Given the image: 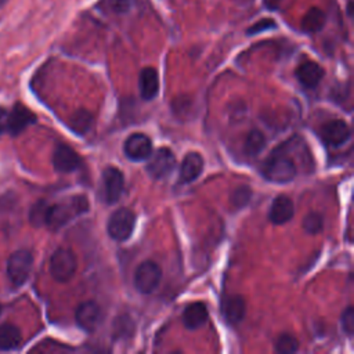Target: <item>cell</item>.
I'll return each instance as SVG.
<instances>
[{
  "instance_id": "14",
  "label": "cell",
  "mask_w": 354,
  "mask_h": 354,
  "mask_svg": "<svg viewBox=\"0 0 354 354\" xmlns=\"http://www.w3.org/2000/svg\"><path fill=\"white\" fill-rule=\"evenodd\" d=\"M102 180H104V192H105V201L108 203H115L122 192H123V185H124V178L123 174L119 169L116 167H106L102 173Z\"/></svg>"
},
{
  "instance_id": "25",
  "label": "cell",
  "mask_w": 354,
  "mask_h": 354,
  "mask_svg": "<svg viewBox=\"0 0 354 354\" xmlns=\"http://www.w3.org/2000/svg\"><path fill=\"white\" fill-rule=\"evenodd\" d=\"M274 348L279 354H292L297 351L299 340L290 333H281L275 340Z\"/></svg>"
},
{
  "instance_id": "3",
  "label": "cell",
  "mask_w": 354,
  "mask_h": 354,
  "mask_svg": "<svg viewBox=\"0 0 354 354\" xmlns=\"http://www.w3.org/2000/svg\"><path fill=\"white\" fill-rule=\"evenodd\" d=\"M33 256L26 249H19L7 259V277L14 286L24 285L32 271Z\"/></svg>"
},
{
  "instance_id": "9",
  "label": "cell",
  "mask_w": 354,
  "mask_h": 354,
  "mask_svg": "<svg viewBox=\"0 0 354 354\" xmlns=\"http://www.w3.org/2000/svg\"><path fill=\"white\" fill-rule=\"evenodd\" d=\"M82 165L80 155L66 144H58L53 153V166L59 173H71Z\"/></svg>"
},
{
  "instance_id": "16",
  "label": "cell",
  "mask_w": 354,
  "mask_h": 354,
  "mask_svg": "<svg viewBox=\"0 0 354 354\" xmlns=\"http://www.w3.org/2000/svg\"><path fill=\"white\" fill-rule=\"evenodd\" d=\"M203 158L198 152H189L185 155L181 166H180V174H178V183L180 184H189L195 181L202 170H203Z\"/></svg>"
},
{
  "instance_id": "34",
  "label": "cell",
  "mask_w": 354,
  "mask_h": 354,
  "mask_svg": "<svg viewBox=\"0 0 354 354\" xmlns=\"http://www.w3.org/2000/svg\"><path fill=\"white\" fill-rule=\"evenodd\" d=\"M0 313H1V304H0Z\"/></svg>"
},
{
  "instance_id": "18",
  "label": "cell",
  "mask_w": 354,
  "mask_h": 354,
  "mask_svg": "<svg viewBox=\"0 0 354 354\" xmlns=\"http://www.w3.org/2000/svg\"><path fill=\"white\" fill-rule=\"evenodd\" d=\"M138 87L141 98L151 101L158 95L159 91V75L152 66H145L141 69L138 76Z\"/></svg>"
},
{
  "instance_id": "6",
  "label": "cell",
  "mask_w": 354,
  "mask_h": 354,
  "mask_svg": "<svg viewBox=\"0 0 354 354\" xmlns=\"http://www.w3.org/2000/svg\"><path fill=\"white\" fill-rule=\"evenodd\" d=\"M134 224H136L134 213L126 207H122V209L115 210L111 214V217L108 220L106 230L112 239L123 242L131 236Z\"/></svg>"
},
{
  "instance_id": "32",
  "label": "cell",
  "mask_w": 354,
  "mask_h": 354,
  "mask_svg": "<svg viewBox=\"0 0 354 354\" xmlns=\"http://www.w3.org/2000/svg\"><path fill=\"white\" fill-rule=\"evenodd\" d=\"M282 1H283V0H263V6H264L267 10H270V11H275V10L279 8V6H281Z\"/></svg>"
},
{
  "instance_id": "23",
  "label": "cell",
  "mask_w": 354,
  "mask_h": 354,
  "mask_svg": "<svg viewBox=\"0 0 354 354\" xmlns=\"http://www.w3.org/2000/svg\"><path fill=\"white\" fill-rule=\"evenodd\" d=\"M94 123V118L87 109H77L69 118V127L76 134H86Z\"/></svg>"
},
{
  "instance_id": "4",
  "label": "cell",
  "mask_w": 354,
  "mask_h": 354,
  "mask_svg": "<svg viewBox=\"0 0 354 354\" xmlns=\"http://www.w3.org/2000/svg\"><path fill=\"white\" fill-rule=\"evenodd\" d=\"M76 268H77V261L72 250L59 248L51 254L50 274L55 281L68 282L75 275Z\"/></svg>"
},
{
  "instance_id": "15",
  "label": "cell",
  "mask_w": 354,
  "mask_h": 354,
  "mask_svg": "<svg viewBox=\"0 0 354 354\" xmlns=\"http://www.w3.org/2000/svg\"><path fill=\"white\" fill-rule=\"evenodd\" d=\"M246 304L241 295H230L221 300V314L228 324L236 325L245 318Z\"/></svg>"
},
{
  "instance_id": "7",
  "label": "cell",
  "mask_w": 354,
  "mask_h": 354,
  "mask_svg": "<svg viewBox=\"0 0 354 354\" xmlns=\"http://www.w3.org/2000/svg\"><path fill=\"white\" fill-rule=\"evenodd\" d=\"M174 167L176 158L169 148L156 149L153 153L149 155V160L147 163V171L155 180L167 177L174 170Z\"/></svg>"
},
{
  "instance_id": "2",
  "label": "cell",
  "mask_w": 354,
  "mask_h": 354,
  "mask_svg": "<svg viewBox=\"0 0 354 354\" xmlns=\"http://www.w3.org/2000/svg\"><path fill=\"white\" fill-rule=\"evenodd\" d=\"M297 169L292 158L286 153H272L263 166V174L268 181L285 184L296 177Z\"/></svg>"
},
{
  "instance_id": "20",
  "label": "cell",
  "mask_w": 354,
  "mask_h": 354,
  "mask_svg": "<svg viewBox=\"0 0 354 354\" xmlns=\"http://www.w3.org/2000/svg\"><path fill=\"white\" fill-rule=\"evenodd\" d=\"M207 308L203 303L195 301L185 307L183 313V324L187 329L195 330L207 321Z\"/></svg>"
},
{
  "instance_id": "24",
  "label": "cell",
  "mask_w": 354,
  "mask_h": 354,
  "mask_svg": "<svg viewBox=\"0 0 354 354\" xmlns=\"http://www.w3.org/2000/svg\"><path fill=\"white\" fill-rule=\"evenodd\" d=\"M266 145V137L260 130H250L243 142V152L248 156H257Z\"/></svg>"
},
{
  "instance_id": "30",
  "label": "cell",
  "mask_w": 354,
  "mask_h": 354,
  "mask_svg": "<svg viewBox=\"0 0 354 354\" xmlns=\"http://www.w3.org/2000/svg\"><path fill=\"white\" fill-rule=\"evenodd\" d=\"M342 328L348 336H351L354 332V310L351 306H348L342 314Z\"/></svg>"
},
{
  "instance_id": "13",
  "label": "cell",
  "mask_w": 354,
  "mask_h": 354,
  "mask_svg": "<svg viewBox=\"0 0 354 354\" xmlns=\"http://www.w3.org/2000/svg\"><path fill=\"white\" fill-rule=\"evenodd\" d=\"M295 73H296V79L299 80V83L303 87L314 88L322 80L325 71L318 62L307 59V61H303L301 64H299Z\"/></svg>"
},
{
  "instance_id": "17",
  "label": "cell",
  "mask_w": 354,
  "mask_h": 354,
  "mask_svg": "<svg viewBox=\"0 0 354 354\" xmlns=\"http://www.w3.org/2000/svg\"><path fill=\"white\" fill-rule=\"evenodd\" d=\"M326 21V12L318 6H311L300 19V29L307 35H315L325 28Z\"/></svg>"
},
{
  "instance_id": "22",
  "label": "cell",
  "mask_w": 354,
  "mask_h": 354,
  "mask_svg": "<svg viewBox=\"0 0 354 354\" xmlns=\"http://www.w3.org/2000/svg\"><path fill=\"white\" fill-rule=\"evenodd\" d=\"M133 8V0H98L94 10L106 15H124Z\"/></svg>"
},
{
  "instance_id": "33",
  "label": "cell",
  "mask_w": 354,
  "mask_h": 354,
  "mask_svg": "<svg viewBox=\"0 0 354 354\" xmlns=\"http://www.w3.org/2000/svg\"><path fill=\"white\" fill-rule=\"evenodd\" d=\"M351 8H353V1L351 0H348L347 1V8H346V11H347V15L351 18Z\"/></svg>"
},
{
  "instance_id": "19",
  "label": "cell",
  "mask_w": 354,
  "mask_h": 354,
  "mask_svg": "<svg viewBox=\"0 0 354 354\" xmlns=\"http://www.w3.org/2000/svg\"><path fill=\"white\" fill-rule=\"evenodd\" d=\"M293 213H295V206H293L292 199L286 195H278L272 201L268 217H270L271 223L281 225V224L288 223L293 217Z\"/></svg>"
},
{
  "instance_id": "29",
  "label": "cell",
  "mask_w": 354,
  "mask_h": 354,
  "mask_svg": "<svg viewBox=\"0 0 354 354\" xmlns=\"http://www.w3.org/2000/svg\"><path fill=\"white\" fill-rule=\"evenodd\" d=\"M250 198H252V189L246 185H241L232 191L231 203L235 209H241L249 203Z\"/></svg>"
},
{
  "instance_id": "21",
  "label": "cell",
  "mask_w": 354,
  "mask_h": 354,
  "mask_svg": "<svg viewBox=\"0 0 354 354\" xmlns=\"http://www.w3.org/2000/svg\"><path fill=\"white\" fill-rule=\"evenodd\" d=\"M22 343V333L18 326L12 324L0 325V351H10L19 347Z\"/></svg>"
},
{
  "instance_id": "8",
  "label": "cell",
  "mask_w": 354,
  "mask_h": 354,
  "mask_svg": "<svg viewBox=\"0 0 354 354\" xmlns=\"http://www.w3.org/2000/svg\"><path fill=\"white\" fill-rule=\"evenodd\" d=\"M123 151L130 160H145L152 153V141L142 133H134L124 141Z\"/></svg>"
},
{
  "instance_id": "28",
  "label": "cell",
  "mask_w": 354,
  "mask_h": 354,
  "mask_svg": "<svg viewBox=\"0 0 354 354\" xmlns=\"http://www.w3.org/2000/svg\"><path fill=\"white\" fill-rule=\"evenodd\" d=\"M324 228V218L318 212H310L303 218V230L307 234H319Z\"/></svg>"
},
{
  "instance_id": "11",
  "label": "cell",
  "mask_w": 354,
  "mask_h": 354,
  "mask_svg": "<svg viewBox=\"0 0 354 354\" xmlns=\"http://www.w3.org/2000/svg\"><path fill=\"white\" fill-rule=\"evenodd\" d=\"M36 122V115L22 104H15L11 111H8L7 131L12 136L21 134L28 126Z\"/></svg>"
},
{
  "instance_id": "12",
  "label": "cell",
  "mask_w": 354,
  "mask_h": 354,
  "mask_svg": "<svg viewBox=\"0 0 354 354\" xmlns=\"http://www.w3.org/2000/svg\"><path fill=\"white\" fill-rule=\"evenodd\" d=\"M75 317L82 329L93 332L101 322V308L95 301H83L77 306Z\"/></svg>"
},
{
  "instance_id": "5",
  "label": "cell",
  "mask_w": 354,
  "mask_h": 354,
  "mask_svg": "<svg viewBox=\"0 0 354 354\" xmlns=\"http://www.w3.org/2000/svg\"><path fill=\"white\" fill-rule=\"evenodd\" d=\"M162 279V268L152 260L142 261L134 271V286L142 295L152 293Z\"/></svg>"
},
{
  "instance_id": "26",
  "label": "cell",
  "mask_w": 354,
  "mask_h": 354,
  "mask_svg": "<svg viewBox=\"0 0 354 354\" xmlns=\"http://www.w3.org/2000/svg\"><path fill=\"white\" fill-rule=\"evenodd\" d=\"M278 28V22L271 18V17H263L260 19H257L256 22H253L252 25H249L245 30L246 36H254V35H260L263 32H268V30H274Z\"/></svg>"
},
{
  "instance_id": "27",
  "label": "cell",
  "mask_w": 354,
  "mask_h": 354,
  "mask_svg": "<svg viewBox=\"0 0 354 354\" xmlns=\"http://www.w3.org/2000/svg\"><path fill=\"white\" fill-rule=\"evenodd\" d=\"M48 203L46 201H37L30 212H29V221L35 227H41L46 225V217H47V210H48Z\"/></svg>"
},
{
  "instance_id": "10",
  "label": "cell",
  "mask_w": 354,
  "mask_h": 354,
  "mask_svg": "<svg viewBox=\"0 0 354 354\" xmlns=\"http://www.w3.org/2000/svg\"><path fill=\"white\" fill-rule=\"evenodd\" d=\"M321 137L328 145L340 147L350 140L351 130L344 120L335 119V120L326 122L321 127Z\"/></svg>"
},
{
  "instance_id": "1",
  "label": "cell",
  "mask_w": 354,
  "mask_h": 354,
  "mask_svg": "<svg viewBox=\"0 0 354 354\" xmlns=\"http://www.w3.org/2000/svg\"><path fill=\"white\" fill-rule=\"evenodd\" d=\"M88 207H90L88 199L84 195L69 196L58 203L48 206L46 225L50 230L57 231V230L62 228L64 225H66L73 218L86 213L88 210Z\"/></svg>"
},
{
  "instance_id": "31",
  "label": "cell",
  "mask_w": 354,
  "mask_h": 354,
  "mask_svg": "<svg viewBox=\"0 0 354 354\" xmlns=\"http://www.w3.org/2000/svg\"><path fill=\"white\" fill-rule=\"evenodd\" d=\"M7 122H8V109L0 106V134L7 131Z\"/></svg>"
}]
</instances>
